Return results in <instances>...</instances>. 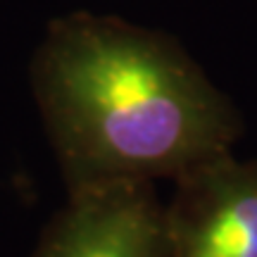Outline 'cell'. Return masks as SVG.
<instances>
[{
    "label": "cell",
    "instance_id": "6da1fadb",
    "mask_svg": "<svg viewBox=\"0 0 257 257\" xmlns=\"http://www.w3.org/2000/svg\"><path fill=\"white\" fill-rule=\"evenodd\" d=\"M34 93L69 191L179 179L243 134L174 38L117 17L57 19L34 60Z\"/></svg>",
    "mask_w": 257,
    "mask_h": 257
},
{
    "label": "cell",
    "instance_id": "7a4b0ae2",
    "mask_svg": "<svg viewBox=\"0 0 257 257\" xmlns=\"http://www.w3.org/2000/svg\"><path fill=\"white\" fill-rule=\"evenodd\" d=\"M29 257H169L165 205L153 181L72 188Z\"/></svg>",
    "mask_w": 257,
    "mask_h": 257
},
{
    "label": "cell",
    "instance_id": "3957f363",
    "mask_svg": "<svg viewBox=\"0 0 257 257\" xmlns=\"http://www.w3.org/2000/svg\"><path fill=\"white\" fill-rule=\"evenodd\" d=\"M174 184L165 205L169 257H257V160L224 153Z\"/></svg>",
    "mask_w": 257,
    "mask_h": 257
}]
</instances>
